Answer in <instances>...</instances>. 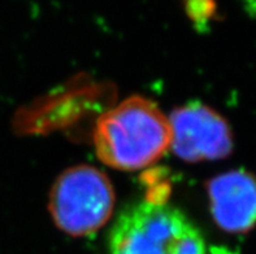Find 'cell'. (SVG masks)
<instances>
[{"instance_id":"obj_1","label":"cell","mask_w":256,"mask_h":254,"mask_svg":"<svg viewBox=\"0 0 256 254\" xmlns=\"http://www.w3.org/2000/svg\"><path fill=\"white\" fill-rule=\"evenodd\" d=\"M94 143L106 165L120 170L146 168L172 145L170 121L148 100L130 97L99 118Z\"/></svg>"},{"instance_id":"obj_2","label":"cell","mask_w":256,"mask_h":254,"mask_svg":"<svg viewBox=\"0 0 256 254\" xmlns=\"http://www.w3.org/2000/svg\"><path fill=\"white\" fill-rule=\"evenodd\" d=\"M108 254H206L202 232L182 210L166 203L126 206L108 234Z\"/></svg>"},{"instance_id":"obj_3","label":"cell","mask_w":256,"mask_h":254,"mask_svg":"<svg viewBox=\"0 0 256 254\" xmlns=\"http://www.w3.org/2000/svg\"><path fill=\"white\" fill-rule=\"evenodd\" d=\"M114 204L110 179L98 169L80 165L62 173L51 191L50 210L60 230L84 236L107 223Z\"/></svg>"},{"instance_id":"obj_4","label":"cell","mask_w":256,"mask_h":254,"mask_svg":"<svg viewBox=\"0 0 256 254\" xmlns=\"http://www.w3.org/2000/svg\"><path fill=\"white\" fill-rule=\"evenodd\" d=\"M170 127L176 155L188 162L224 158L233 149L229 125L207 106L192 104L176 110Z\"/></svg>"},{"instance_id":"obj_5","label":"cell","mask_w":256,"mask_h":254,"mask_svg":"<svg viewBox=\"0 0 256 254\" xmlns=\"http://www.w3.org/2000/svg\"><path fill=\"white\" fill-rule=\"evenodd\" d=\"M211 212L218 227L244 234L256 226V178L246 171L221 174L208 183Z\"/></svg>"}]
</instances>
